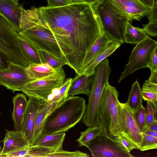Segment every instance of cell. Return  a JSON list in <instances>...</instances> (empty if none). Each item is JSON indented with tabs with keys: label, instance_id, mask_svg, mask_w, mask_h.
<instances>
[{
	"label": "cell",
	"instance_id": "1",
	"mask_svg": "<svg viewBox=\"0 0 157 157\" xmlns=\"http://www.w3.org/2000/svg\"><path fill=\"white\" fill-rule=\"evenodd\" d=\"M38 10L67 65L79 77L83 72L87 53L103 33L91 5L82 2L56 7L41 6Z\"/></svg>",
	"mask_w": 157,
	"mask_h": 157
},
{
	"label": "cell",
	"instance_id": "2",
	"mask_svg": "<svg viewBox=\"0 0 157 157\" xmlns=\"http://www.w3.org/2000/svg\"><path fill=\"white\" fill-rule=\"evenodd\" d=\"M19 34L38 51L45 52L55 58L67 60L46 23L40 17L38 8L32 7L22 10L19 21Z\"/></svg>",
	"mask_w": 157,
	"mask_h": 157
},
{
	"label": "cell",
	"instance_id": "3",
	"mask_svg": "<svg viewBox=\"0 0 157 157\" xmlns=\"http://www.w3.org/2000/svg\"><path fill=\"white\" fill-rule=\"evenodd\" d=\"M86 107L84 98L67 97L49 113L44 122L43 133L55 134L69 131L80 121Z\"/></svg>",
	"mask_w": 157,
	"mask_h": 157
},
{
	"label": "cell",
	"instance_id": "4",
	"mask_svg": "<svg viewBox=\"0 0 157 157\" xmlns=\"http://www.w3.org/2000/svg\"><path fill=\"white\" fill-rule=\"evenodd\" d=\"M100 24L103 33L112 40L125 43L128 16L111 0H99L91 5Z\"/></svg>",
	"mask_w": 157,
	"mask_h": 157
},
{
	"label": "cell",
	"instance_id": "5",
	"mask_svg": "<svg viewBox=\"0 0 157 157\" xmlns=\"http://www.w3.org/2000/svg\"><path fill=\"white\" fill-rule=\"evenodd\" d=\"M111 72L109 60L106 59L96 67L94 73L90 76L91 91L82 119V122L87 127L98 125L99 102L103 88L108 82Z\"/></svg>",
	"mask_w": 157,
	"mask_h": 157
},
{
	"label": "cell",
	"instance_id": "6",
	"mask_svg": "<svg viewBox=\"0 0 157 157\" xmlns=\"http://www.w3.org/2000/svg\"><path fill=\"white\" fill-rule=\"evenodd\" d=\"M119 93L108 82L104 86L99 102L98 125L102 134L114 139L120 136L118 126Z\"/></svg>",
	"mask_w": 157,
	"mask_h": 157
},
{
	"label": "cell",
	"instance_id": "7",
	"mask_svg": "<svg viewBox=\"0 0 157 157\" xmlns=\"http://www.w3.org/2000/svg\"><path fill=\"white\" fill-rule=\"evenodd\" d=\"M66 77L64 68L60 66L56 67V71L51 74L27 83L21 91L28 97L35 98L47 101L52 91L62 85Z\"/></svg>",
	"mask_w": 157,
	"mask_h": 157
},
{
	"label": "cell",
	"instance_id": "8",
	"mask_svg": "<svg viewBox=\"0 0 157 157\" xmlns=\"http://www.w3.org/2000/svg\"><path fill=\"white\" fill-rule=\"evenodd\" d=\"M20 37L15 28L0 12V50L12 62L28 66L19 49Z\"/></svg>",
	"mask_w": 157,
	"mask_h": 157
},
{
	"label": "cell",
	"instance_id": "9",
	"mask_svg": "<svg viewBox=\"0 0 157 157\" xmlns=\"http://www.w3.org/2000/svg\"><path fill=\"white\" fill-rule=\"evenodd\" d=\"M136 45L132 52L128 62L121 73L118 83L136 70L147 67L150 54L157 46V42L148 36Z\"/></svg>",
	"mask_w": 157,
	"mask_h": 157
},
{
	"label": "cell",
	"instance_id": "10",
	"mask_svg": "<svg viewBox=\"0 0 157 157\" xmlns=\"http://www.w3.org/2000/svg\"><path fill=\"white\" fill-rule=\"evenodd\" d=\"M86 147L94 157H132L116 140L101 134L91 141Z\"/></svg>",
	"mask_w": 157,
	"mask_h": 157
},
{
	"label": "cell",
	"instance_id": "11",
	"mask_svg": "<svg viewBox=\"0 0 157 157\" xmlns=\"http://www.w3.org/2000/svg\"><path fill=\"white\" fill-rule=\"evenodd\" d=\"M118 126L120 135L131 142L137 150L140 149L142 134L134 118L133 112L125 103L118 102Z\"/></svg>",
	"mask_w": 157,
	"mask_h": 157
},
{
	"label": "cell",
	"instance_id": "12",
	"mask_svg": "<svg viewBox=\"0 0 157 157\" xmlns=\"http://www.w3.org/2000/svg\"><path fill=\"white\" fill-rule=\"evenodd\" d=\"M27 67L10 61L6 68L0 71V85L13 92L21 91L24 86L31 81L27 74Z\"/></svg>",
	"mask_w": 157,
	"mask_h": 157
},
{
	"label": "cell",
	"instance_id": "13",
	"mask_svg": "<svg viewBox=\"0 0 157 157\" xmlns=\"http://www.w3.org/2000/svg\"><path fill=\"white\" fill-rule=\"evenodd\" d=\"M29 98L27 105L23 115L21 131L28 145L30 146L34 145L33 134L36 114L45 101L35 98Z\"/></svg>",
	"mask_w": 157,
	"mask_h": 157
},
{
	"label": "cell",
	"instance_id": "14",
	"mask_svg": "<svg viewBox=\"0 0 157 157\" xmlns=\"http://www.w3.org/2000/svg\"><path fill=\"white\" fill-rule=\"evenodd\" d=\"M111 1L128 16L130 21L133 20L140 21L142 17L147 16L151 9L138 0Z\"/></svg>",
	"mask_w": 157,
	"mask_h": 157
},
{
	"label": "cell",
	"instance_id": "15",
	"mask_svg": "<svg viewBox=\"0 0 157 157\" xmlns=\"http://www.w3.org/2000/svg\"><path fill=\"white\" fill-rule=\"evenodd\" d=\"M19 0H0V12L12 24L19 33L20 19L23 7Z\"/></svg>",
	"mask_w": 157,
	"mask_h": 157
},
{
	"label": "cell",
	"instance_id": "16",
	"mask_svg": "<svg viewBox=\"0 0 157 157\" xmlns=\"http://www.w3.org/2000/svg\"><path fill=\"white\" fill-rule=\"evenodd\" d=\"M3 147L0 154L28 146L21 130H6Z\"/></svg>",
	"mask_w": 157,
	"mask_h": 157
},
{
	"label": "cell",
	"instance_id": "17",
	"mask_svg": "<svg viewBox=\"0 0 157 157\" xmlns=\"http://www.w3.org/2000/svg\"><path fill=\"white\" fill-rule=\"evenodd\" d=\"M13 109L12 113L14 130H21L23 116L26 108L28 100L22 93H18L13 98Z\"/></svg>",
	"mask_w": 157,
	"mask_h": 157
},
{
	"label": "cell",
	"instance_id": "18",
	"mask_svg": "<svg viewBox=\"0 0 157 157\" xmlns=\"http://www.w3.org/2000/svg\"><path fill=\"white\" fill-rule=\"evenodd\" d=\"M121 44L114 40H111L105 48L92 60L84 69L82 75L90 77L94 73L96 67L108 56L112 54Z\"/></svg>",
	"mask_w": 157,
	"mask_h": 157
},
{
	"label": "cell",
	"instance_id": "19",
	"mask_svg": "<svg viewBox=\"0 0 157 157\" xmlns=\"http://www.w3.org/2000/svg\"><path fill=\"white\" fill-rule=\"evenodd\" d=\"M65 135V132L49 134L42 133L35 144L50 148L55 152L62 149Z\"/></svg>",
	"mask_w": 157,
	"mask_h": 157
},
{
	"label": "cell",
	"instance_id": "20",
	"mask_svg": "<svg viewBox=\"0 0 157 157\" xmlns=\"http://www.w3.org/2000/svg\"><path fill=\"white\" fill-rule=\"evenodd\" d=\"M54 104H49L45 101L41 108L37 112L35 117L33 134L34 145L43 133L44 122L47 116L54 107Z\"/></svg>",
	"mask_w": 157,
	"mask_h": 157
},
{
	"label": "cell",
	"instance_id": "21",
	"mask_svg": "<svg viewBox=\"0 0 157 157\" xmlns=\"http://www.w3.org/2000/svg\"><path fill=\"white\" fill-rule=\"evenodd\" d=\"M91 83L89 77L82 75L73 80L67 94V97L82 94L88 96L90 92Z\"/></svg>",
	"mask_w": 157,
	"mask_h": 157
},
{
	"label": "cell",
	"instance_id": "22",
	"mask_svg": "<svg viewBox=\"0 0 157 157\" xmlns=\"http://www.w3.org/2000/svg\"><path fill=\"white\" fill-rule=\"evenodd\" d=\"M18 45L21 54L29 64L43 63L39 51L36 50L25 40L20 37Z\"/></svg>",
	"mask_w": 157,
	"mask_h": 157
},
{
	"label": "cell",
	"instance_id": "23",
	"mask_svg": "<svg viewBox=\"0 0 157 157\" xmlns=\"http://www.w3.org/2000/svg\"><path fill=\"white\" fill-rule=\"evenodd\" d=\"M72 81V78L65 79L61 86L52 91L47 102L50 105H57L64 101L67 97L68 91Z\"/></svg>",
	"mask_w": 157,
	"mask_h": 157
},
{
	"label": "cell",
	"instance_id": "24",
	"mask_svg": "<svg viewBox=\"0 0 157 157\" xmlns=\"http://www.w3.org/2000/svg\"><path fill=\"white\" fill-rule=\"evenodd\" d=\"M56 68L53 67L46 63L32 64L27 67V73L31 81L39 79L55 71Z\"/></svg>",
	"mask_w": 157,
	"mask_h": 157
},
{
	"label": "cell",
	"instance_id": "25",
	"mask_svg": "<svg viewBox=\"0 0 157 157\" xmlns=\"http://www.w3.org/2000/svg\"><path fill=\"white\" fill-rule=\"evenodd\" d=\"M111 40H112L105 34L102 33L87 53L84 61V69L88 64L105 48Z\"/></svg>",
	"mask_w": 157,
	"mask_h": 157
},
{
	"label": "cell",
	"instance_id": "26",
	"mask_svg": "<svg viewBox=\"0 0 157 157\" xmlns=\"http://www.w3.org/2000/svg\"><path fill=\"white\" fill-rule=\"evenodd\" d=\"M141 90L138 80H136L132 86L128 99L125 103L128 108L133 112L143 105Z\"/></svg>",
	"mask_w": 157,
	"mask_h": 157
},
{
	"label": "cell",
	"instance_id": "27",
	"mask_svg": "<svg viewBox=\"0 0 157 157\" xmlns=\"http://www.w3.org/2000/svg\"><path fill=\"white\" fill-rule=\"evenodd\" d=\"M142 29L134 27L128 24L126 31L125 43L136 45L148 36Z\"/></svg>",
	"mask_w": 157,
	"mask_h": 157
},
{
	"label": "cell",
	"instance_id": "28",
	"mask_svg": "<svg viewBox=\"0 0 157 157\" xmlns=\"http://www.w3.org/2000/svg\"><path fill=\"white\" fill-rule=\"evenodd\" d=\"M80 133V135L77 141L80 147H86L88 143L101 134L100 128L98 125L88 127L86 130Z\"/></svg>",
	"mask_w": 157,
	"mask_h": 157
},
{
	"label": "cell",
	"instance_id": "29",
	"mask_svg": "<svg viewBox=\"0 0 157 157\" xmlns=\"http://www.w3.org/2000/svg\"><path fill=\"white\" fill-rule=\"evenodd\" d=\"M54 152L50 148L35 144L29 146L26 157H47L49 154Z\"/></svg>",
	"mask_w": 157,
	"mask_h": 157
},
{
	"label": "cell",
	"instance_id": "30",
	"mask_svg": "<svg viewBox=\"0 0 157 157\" xmlns=\"http://www.w3.org/2000/svg\"><path fill=\"white\" fill-rule=\"evenodd\" d=\"M146 101L147 111L146 113L144 131L151 122L157 120V102L149 101Z\"/></svg>",
	"mask_w": 157,
	"mask_h": 157
},
{
	"label": "cell",
	"instance_id": "31",
	"mask_svg": "<svg viewBox=\"0 0 157 157\" xmlns=\"http://www.w3.org/2000/svg\"><path fill=\"white\" fill-rule=\"evenodd\" d=\"M146 113V109L143 105L133 112L136 123L142 134L144 131Z\"/></svg>",
	"mask_w": 157,
	"mask_h": 157
},
{
	"label": "cell",
	"instance_id": "32",
	"mask_svg": "<svg viewBox=\"0 0 157 157\" xmlns=\"http://www.w3.org/2000/svg\"><path fill=\"white\" fill-rule=\"evenodd\" d=\"M139 150L141 151L156 149L157 137L143 133Z\"/></svg>",
	"mask_w": 157,
	"mask_h": 157
},
{
	"label": "cell",
	"instance_id": "33",
	"mask_svg": "<svg viewBox=\"0 0 157 157\" xmlns=\"http://www.w3.org/2000/svg\"><path fill=\"white\" fill-rule=\"evenodd\" d=\"M39 52L43 63H46L54 68L67 65L64 61L57 59L45 52L39 51Z\"/></svg>",
	"mask_w": 157,
	"mask_h": 157
},
{
	"label": "cell",
	"instance_id": "34",
	"mask_svg": "<svg viewBox=\"0 0 157 157\" xmlns=\"http://www.w3.org/2000/svg\"><path fill=\"white\" fill-rule=\"evenodd\" d=\"M88 154L79 151H70L59 150L49 154L47 157H88Z\"/></svg>",
	"mask_w": 157,
	"mask_h": 157
},
{
	"label": "cell",
	"instance_id": "35",
	"mask_svg": "<svg viewBox=\"0 0 157 157\" xmlns=\"http://www.w3.org/2000/svg\"><path fill=\"white\" fill-rule=\"evenodd\" d=\"M29 146L17 149L7 152L0 154V157H26Z\"/></svg>",
	"mask_w": 157,
	"mask_h": 157
},
{
	"label": "cell",
	"instance_id": "36",
	"mask_svg": "<svg viewBox=\"0 0 157 157\" xmlns=\"http://www.w3.org/2000/svg\"><path fill=\"white\" fill-rule=\"evenodd\" d=\"M143 31L147 35L155 37L157 36V21L149 22L144 25L142 29Z\"/></svg>",
	"mask_w": 157,
	"mask_h": 157
},
{
	"label": "cell",
	"instance_id": "37",
	"mask_svg": "<svg viewBox=\"0 0 157 157\" xmlns=\"http://www.w3.org/2000/svg\"><path fill=\"white\" fill-rule=\"evenodd\" d=\"M147 67L150 69L151 73L157 71V46L154 48L150 54Z\"/></svg>",
	"mask_w": 157,
	"mask_h": 157
},
{
	"label": "cell",
	"instance_id": "38",
	"mask_svg": "<svg viewBox=\"0 0 157 157\" xmlns=\"http://www.w3.org/2000/svg\"><path fill=\"white\" fill-rule=\"evenodd\" d=\"M114 139L116 140L128 152L133 150L136 149V147L129 140L120 135L116 136Z\"/></svg>",
	"mask_w": 157,
	"mask_h": 157
},
{
	"label": "cell",
	"instance_id": "39",
	"mask_svg": "<svg viewBox=\"0 0 157 157\" xmlns=\"http://www.w3.org/2000/svg\"><path fill=\"white\" fill-rule=\"evenodd\" d=\"M141 90L157 93V82L146 80L142 86Z\"/></svg>",
	"mask_w": 157,
	"mask_h": 157
},
{
	"label": "cell",
	"instance_id": "40",
	"mask_svg": "<svg viewBox=\"0 0 157 157\" xmlns=\"http://www.w3.org/2000/svg\"><path fill=\"white\" fill-rule=\"evenodd\" d=\"M47 6L49 7H56L72 4L70 0H47Z\"/></svg>",
	"mask_w": 157,
	"mask_h": 157
},
{
	"label": "cell",
	"instance_id": "41",
	"mask_svg": "<svg viewBox=\"0 0 157 157\" xmlns=\"http://www.w3.org/2000/svg\"><path fill=\"white\" fill-rule=\"evenodd\" d=\"M141 94L143 99L145 101L157 102V93L141 90Z\"/></svg>",
	"mask_w": 157,
	"mask_h": 157
},
{
	"label": "cell",
	"instance_id": "42",
	"mask_svg": "<svg viewBox=\"0 0 157 157\" xmlns=\"http://www.w3.org/2000/svg\"><path fill=\"white\" fill-rule=\"evenodd\" d=\"M147 16L149 22L157 21V0H154L153 6Z\"/></svg>",
	"mask_w": 157,
	"mask_h": 157
},
{
	"label": "cell",
	"instance_id": "43",
	"mask_svg": "<svg viewBox=\"0 0 157 157\" xmlns=\"http://www.w3.org/2000/svg\"><path fill=\"white\" fill-rule=\"evenodd\" d=\"M10 61L6 56L0 50V71L6 68Z\"/></svg>",
	"mask_w": 157,
	"mask_h": 157
},
{
	"label": "cell",
	"instance_id": "44",
	"mask_svg": "<svg viewBox=\"0 0 157 157\" xmlns=\"http://www.w3.org/2000/svg\"><path fill=\"white\" fill-rule=\"evenodd\" d=\"M146 6L151 8L153 4V1L152 0H138Z\"/></svg>",
	"mask_w": 157,
	"mask_h": 157
},
{
	"label": "cell",
	"instance_id": "45",
	"mask_svg": "<svg viewBox=\"0 0 157 157\" xmlns=\"http://www.w3.org/2000/svg\"><path fill=\"white\" fill-rule=\"evenodd\" d=\"M146 129L157 132V120H155L151 122L145 130Z\"/></svg>",
	"mask_w": 157,
	"mask_h": 157
},
{
	"label": "cell",
	"instance_id": "46",
	"mask_svg": "<svg viewBox=\"0 0 157 157\" xmlns=\"http://www.w3.org/2000/svg\"><path fill=\"white\" fill-rule=\"evenodd\" d=\"M143 133L157 137V132L149 129H146L144 132Z\"/></svg>",
	"mask_w": 157,
	"mask_h": 157
},
{
	"label": "cell",
	"instance_id": "47",
	"mask_svg": "<svg viewBox=\"0 0 157 157\" xmlns=\"http://www.w3.org/2000/svg\"><path fill=\"white\" fill-rule=\"evenodd\" d=\"M99 0H82L83 2L87 4L92 5Z\"/></svg>",
	"mask_w": 157,
	"mask_h": 157
},
{
	"label": "cell",
	"instance_id": "48",
	"mask_svg": "<svg viewBox=\"0 0 157 157\" xmlns=\"http://www.w3.org/2000/svg\"><path fill=\"white\" fill-rule=\"evenodd\" d=\"M72 4L83 2L82 0H70Z\"/></svg>",
	"mask_w": 157,
	"mask_h": 157
},
{
	"label": "cell",
	"instance_id": "49",
	"mask_svg": "<svg viewBox=\"0 0 157 157\" xmlns=\"http://www.w3.org/2000/svg\"><path fill=\"white\" fill-rule=\"evenodd\" d=\"M2 148L1 146H0V152H1L2 150Z\"/></svg>",
	"mask_w": 157,
	"mask_h": 157
},
{
	"label": "cell",
	"instance_id": "50",
	"mask_svg": "<svg viewBox=\"0 0 157 157\" xmlns=\"http://www.w3.org/2000/svg\"><path fill=\"white\" fill-rule=\"evenodd\" d=\"M154 2V0H152Z\"/></svg>",
	"mask_w": 157,
	"mask_h": 157
}]
</instances>
